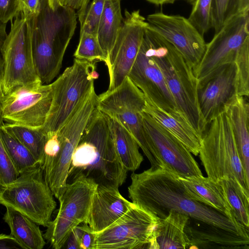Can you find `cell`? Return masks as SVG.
Instances as JSON below:
<instances>
[{
    "label": "cell",
    "mask_w": 249,
    "mask_h": 249,
    "mask_svg": "<svg viewBox=\"0 0 249 249\" xmlns=\"http://www.w3.org/2000/svg\"><path fill=\"white\" fill-rule=\"evenodd\" d=\"M98 108L117 119L132 134L151 164L160 168L153 156L145 135L142 113L145 106L142 92L126 76L116 89L98 95Z\"/></svg>",
    "instance_id": "9c48e42d"
},
{
    "label": "cell",
    "mask_w": 249,
    "mask_h": 249,
    "mask_svg": "<svg viewBox=\"0 0 249 249\" xmlns=\"http://www.w3.org/2000/svg\"><path fill=\"white\" fill-rule=\"evenodd\" d=\"M0 137V186H5L19 176Z\"/></svg>",
    "instance_id": "8d00e7d4"
},
{
    "label": "cell",
    "mask_w": 249,
    "mask_h": 249,
    "mask_svg": "<svg viewBox=\"0 0 249 249\" xmlns=\"http://www.w3.org/2000/svg\"><path fill=\"white\" fill-rule=\"evenodd\" d=\"M236 94L234 63L225 66L208 80L198 84L199 107L208 125L224 112L225 106Z\"/></svg>",
    "instance_id": "d6986e66"
},
{
    "label": "cell",
    "mask_w": 249,
    "mask_h": 249,
    "mask_svg": "<svg viewBox=\"0 0 249 249\" xmlns=\"http://www.w3.org/2000/svg\"><path fill=\"white\" fill-rule=\"evenodd\" d=\"M114 185L98 184L86 222L93 232L105 230L122 216L133 204Z\"/></svg>",
    "instance_id": "ffe728a7"
},
{
    "label": "cell",
    "mask_w": 249,
    "mask_h": 249,
    "mask_svg": "<svg viewBox=\"0 0 249 249\" xmlns=\"http://www.w3.org/2000/svg\"><path fill=\"white\" fill-rule=\"evenodd\" d=\"M97 185L92 179L83 176L66 184L58 199L60 206L57 215L43 235L53 249L62 248L73 229L86 223Z\"/></svg>",
    "instance_id": "8fae6325"
},
{
    "label": "cell",
    "mask_w": 249,
    "mask_h": 249,
    "mask_svg": "<svg viewBox=\"0 0 249 249\" xmlns=\"http://www.w3.org/2000/svg\"><path fill=\"white\" fill-rule=\"evenodd\" d=\"M249 11L231 17L206 43L203 54L193 69L201 84L225 66L234 63L243 44L249 40Z\"/></svg>",
    "instance_id": "30bf717a"
},
{
    "label": "cell",
    "mask_w": 249,
    "mask_h": 249,
    "mask_svg": "<svg viewBox=\"0 0 249 249\" xmlns=\"http://www.w3.org/2000/svg\"><path fill=\"white\" fill-rule=\"evenodd\" d=\"M142 121L147 143L160 167L180 177L202 175L192 154L180 141L144 111Z\"/></svg>",
    "instance_id": "5bb4252c"
},
{
    "label": "cell",
    "mask_w": 249,
    "mask_h": 249,
    "mask_svg": "<svg viewBox=\"0 0 249 249\" xmlns=\"http://www.w3.org/2000/svg\"><path fill=\"white\" fill-rule=\"evenodd\" d=\"M64 246L67 249H80L77 237L73 230L69 235Z\"/></svg>",
    "instance_id": "ee69618b"
},
{
    "label": "cell",
    "mask_w": 249,
    "mask_h": 249,
    "mask_svg": "<svg viewBox=\"0 0 249 249\" xmlns=\"http://www.w3.org/2000/svg\"><path fill=\"white\" fill-rule=\"evenodd\" d=\"M212 0H194L189 20L203 35L211 28L210 9Z\"/></svg>",
    "instance_id": "e575fe53"
},
{
    "label": "cell",
    "mask_w": 249,
    "mask_h": 249,
    "mask_svg": "<svg viewBox=\"0 0 249 249\" xmlns=\"http://www.w3.org/2000/svg\"><path fill=\"white\" fill-rule=\"evenodd\" d=\"M3 126L29 150L40 166L46 137L41 127L32 128L8 123L4 124Z\"/></svg>",
    "instance_id": "f546056e"
},
{
    "label": "cell",
    "mask_w": 249,
    "mask_h": 249,
    "mask_svg": "<svg viewBox=\"0 0 249 249\" xmlns=\"http://www.w3.org/2000/svg\"><path fill=\"white\" fill-rule=\"evenodd\" d=\"M98 106V97L94 88L74 113L57 131L61 142L60 149L48 176L45 178L57 199L65 189L75 149Z\"/></svg>",
    "instance_id": "4fadbf2b"
},
{
    "label": "cell",
    "mask_w": 249,
    "mask_h": 249,
    "mask_svg": "<svg viewBox=\"0 0 249 249\" xmlns=\"http://www.w3.org/2000/svg\"><path fill=\"white\" fill-rule=\"evenodd\" d=\"M150 3H151L156 5H162L167 3H173L177 0H146ZM189 1L191 4L193 3L194 0H186Z\"/></svg>",
    "instance_id": "bcb514c9"
},
{
    "label": "cell",
    "mask_w": 249,
    "mask_h": 249,
    "mask_svg": "<svg viewBox=\"0 0 249 249\" xmlns=\"http://www.w3.org/2000/svg\"><path fill=\"white\" fill-rule=\"evenodd\" d=\"M6 24L0 20V50L7 36L6 32Z\"/></svg>",
    "instance_id": "f6af8a7d"
},
{
    "label": "cell",
    "mask_w": 249,
    "mask_h": 249,
    "mask_svg": "<svg viewBox=\"0 0 249 249\" xmlns=\"http://www.w3.org/2000/svg\"><path fill=\"white\" fill-rule=\"evenodd\" d=\"M0 137L19 174L39 165L29 150L3 125L0 126Z\"/></svg>",
    "instance_id": "4dcf8cb0"
},
{
    "label": "cell",
    "mask_w": 249,
    "mask_h": 249,
    "mask_svg": "<svg viewBox=\"0 0 249 249\" xmlns=\"http://www.w3.org/2000/svg\"><path fill=\"white\" fill-rule=\"evenodd\" d=\"M185 231L190 249H249V237L189 217Z\"/></svg>",
    "instance_id": "44dd1931"
},
{
    "label": "cell",
    "mask_w": 249,
    "mask_h": 249,
    "mask_svg": "<svg viewBox=\"0 0 249 249\" xmlns=\"http://www.w3.org/2000/svg\"><path fill=\"white\" fill-rule=\"evenodd\" d=\"M107 117L121 160L128 171L134 172L139 168L143 160L139 151L140 147L130 132L117 119Z\"/></svg>",
    "instance_id": "83f0119b"
},
{
    "label": "cell",
    "mask_w": 249,
    "mask_h": 249,
    "mask_svg": "<svg viewBox=\"0 0 249 249\" xmlns=\"http://www.w3.org/2000/svg\"><path fill=\"white\" fill-rule=\"evenodd\" d=\"M249 11V0H239L238 12Z\"/></svg>",
    "instance_id": "7dc6e473"
},
{
    "label": "cell",
    "mask_w": 249,
    "mask_h": 249,
    "mask_svg": "<svg viewBox=\"0 0 249 249\" xmlns=\"http://www.w3.org/2000/svg\"><path fill=\"white\" fill-rule=\"evenodd\" d=\"M123 20L121 0H106L97 37L107 60L118 37Z\"/></svg>",
    "instance_id": "4316f807"
},
{
    "label": "cell",
    "mask_w": 249,
    "mask_h": 249,
    "mask_svg": "<svg viewBox=\"0 0 249 249\" xmlns=\"http://www.w3.org/2000/svg\"><path fill=\"white\" fill-rule=\"evenodd\" d=\"M3 219L9 226L11 235L24 249H42L46 243L39 227L30 218L6 206Z\"/></svg>",
    "instance_id": "484cf974"
},
{
    "label": "cell",
    "mask_w": 249,
    "mask_h": 249,
    "mask_svg": "<svg viewBox=\"0 0 249 249\" xmlns=\"http://www.w3.org/2000/svg\"><path fill=\"white\" fill-rule=\"evenodd\" d=\"M49 5L53 7L57 5V0H47Z\"/></svg>",
    "instance_id": "c3c4849f"
},
{
    "label": "cell",
    "mask_w": 249,
    "mask_h": 249,
    "mask_svg": "<svg viewBox=\"0 0 249 249\" xmlns=\"http://www.w3.org/2000/svg\"><path fill=\"white\" fill-rule=\"evenodd\" d=\"M90 0H57L58 7L65 6L77 10L78 19L81 24L84 18Z\"/></svg>",
    "instance_id": "ab89813d"
},
{
    "label": "cell",
    "mask_w": 249,
    "mask_h": 249,
    "mask_svg": "<svg viewBox=\"0 0 249 249\" xmlns=\"http://www.w3.org/2000/svg\"><path fill=\"white\" fill-rule=\"evenodd\" d=\"M189 217L174 211L159 219L155 230L153 249H186L190 242L185 228Z\"/></svg>",
    "instance_id": "d4e9b609"
},
{
    "label": "cell",
    "mask_w": 249,
    "mask_h": 249,
    "mask_svg": "<svg viewBox=\"0 0 249 249\" xmlns=\"http://www.w3.org/2000/svg\"><path fill=\"white\" fill-rule=\"evenodd\" d=\"M127 172L117 152L108 117L97 108L75 149L67 183L83 176L97 184L119 187Z\"/></svg>",
    "instance_id": "7a4b0ae2"
},
{
    "label": "cell",
    "mask_w": 249,
    "mask_h": 249,
    "mask_svg": "<svg viewBox=\"0 0 249 249\" xmlns=\"http://www.w3.org/2000/svg\"><path fill=\"white\" fill-rule=\"evenodd\" d=\"M178 178L195 200L214 208L234 223L241 225L235 218L223 188L218 182L203 175L178 176Z\"/></svg>",
    "instance_id": "603a6c76"
},
{
    "label": "cell",
    "mask_w": 249,
    "mask_h": 249,
    "mask_svg": "<svg viewBox=\"0 0 249 249\" xmlns=\"http://www.w3.org/2000/svg\"><path fill=\"white\" fill-rule=\"evenodd\" d=\"M53 195L38 165L19 174L13 182L0 186V204L11 207L47 227L56 206Z\"/></svg>",
    "instance_id": "52a82bcc"
},
{
    "label": "cell",
    "mask_w": 249,
    "mask_h": 249,
    "mask_svg": "<svg viewBox=\"0 0 249 249\" xmlns=\"http://www.w3.org/2000/svg\"><path fill=\"white\" fill-rule=\"evenodd\" d=\"M128 188L132 202L159 219L170 211L185 214L238 234L249 237V229L234 223L214 208L195 200L178 176L164 168H152L133 173Z\"/></svg>",
    "instance_id": "6da1fadb"
},
{
    "label": "cell",
    "mask_w": 249,
    "mask_h": 249,
    "mask_svg": "<svg viewBox=\"0 0 249 249\" xmlns=\"http://www.w3.org/2000/svg\"><path fill=\"white\" fill-rule=\"evenodd\" d=\"M234 63L237 94L248 98L249 95V40H247L238 51Z\"/></svg>",
    "instance_id": "d6a6232c"
},
{
    "label": "cell",
    "mask_w": 249,
    "mask_h": 249,
    "mask_svg": "<svg viewBox=\"0 0 249 249\" xmlns=\"http://www.w3.org/2000/svg\"><path fill=\"white\" fill-rule=\"evenodd\" d=\"M106 0H92L89 4L82 23L80 34L86 33L97 36L99 22Z\"/></svg>",
    "instance_id": "d590c367"
},
{
    "label": "cell",
    "mask_w": 249,
    "mask_h": 249,
    "mask_svg": "<svg viewBox=\"0 0 249 249\" xmlns=\"http://www.w3.org/2000/svg\"><path fill=\"white\" fill-rule=\"evenodd\" d=\"M143 111L180 141L192 154L198 155L202 137L181 112L175 108L164 109L146 101Z\"/></svg>",
    "instance_id": "7402d4cb"
},
{
    "label": "cell",
    "mask_w": 249,
    "mask_h": 249,
    "mask_svg": "<svg viewBox=\"0 0 249 249\" xmlns=\"http://www.w3.org/2000/svg\"><path fill=\"white\" fill-rule=\"evenodd\" d=\"M239 0H212L210 9L211 28L214 33L233 15L238 13Z\"/></svg>",
    "instance_id": "836d02e7"
},
{
    "label": "cell",
    "mask_w": 249,
    "mask_h": 249,
    "mask_svg": "<svg viewBox=\"0 0 249 249\" xmlns=\"http://www.w3.org/2000/svg\"><path fill=\"white\" fill-rule=\"evenodd\" d=\"M35 16H26L20 12L15 18L0 50L3 65L2 88L5 95L22 86L42 84L35 68L32 51L31 35Z\"/></svg>",
    "instance_id": "ba28073f"
},
{
    "label": "cell",
    "mask_w": 249,
    "mask_h": 249,
    "mask_svg": "<svg viewBox=\"0 0 249 249\" xmlns=\"http://www.w3.org/2000/svg\"><path fill=\"white\" fill-rule=\"evenodd\" d=\"M148 27L173 45L193 68L200 61L206 43L203 36L189 20L162 12L148 15Z\"/></svg>",
    "instance_id": "e0dca14e"
},
{
    "label": "cell",
    "mask_w": 249,
    "mask_h": 249,
    "mask_svg": "<svg viewBox=\"0 0 249 249\" xmlns=\"http://www.w3.org/2000/svg\"><path fill=\"white\" fill-rule=\"evenodd\" d=\"M128 76L142 92L146 101L164 109H177L162 73L143 39Z\"/></svg>",
    "instance_id": "ac0fdd59"
},
{
    "label": "cell",
    "mask_w": 249,
    "mask_h": 249,
    "mask_svg": "<svg viewBox=\"0 0 249 249\" xmlns=\"http://www.w3.org/2000/svg\"><path fill=\"white\" fill-rule=\"evenodd\" d=\"M95 62L74 58L52 83L53 99L44 124L45 133L56 132L86 99L98 78Z\"/></svg>",
    "instance_id": "8992f818"
},
{
    "label": "cell",
    "mask_w": 249,
    "mask_h": 249,
    "mask_svg": "<svg viewBox=\"0 0 249 249\" xmlns=\"http://www.w3.org/2000/svg\"><path fill=\"white\" fill-rule=\"evenodd\" d=\"M143 39L162 73L177 109L202 137L208 124L200 109L199 82L193 68L173 45L150 29L148 25Z\"/></svg>",
    "instance_id": "277c9868"
},
{
    "label": "cell",
    "mask_w": 249,
    "mask_h": 249,
    "mask_svg": "<svg viewBox=\"0 0 249 249\" xmlns=\"http://www.w3.org/2000/svg\"><path fill=\"white\" fill-rule=\"evenodd\" d=\"M75 58L91 62L103 61L107 58L96 36L89 33L80 34L79 42L73 54Z\"/></svg>",
    "instance_id": "1f68e13d"
},
{
    "label": "cell",
    "mask_w": 249,
    "mask_h": 249,
    "mask_svg": "<svg viewBox=\"0 0 249 249\" xmlns=\"http://www.w3.org/2000/svg\"><path fill=\"white\" fill-rule=\"evenodd\" d=\"M21 12L26 16L36 15L40 9L41 0H19Z\"/></svg>",
    "instance_id": "60d3db41"
},
{
    "label": "cell",
    "mask_w": 249,
    "mask_h": 249,
    "mask_svg": "<svg viewBox=\"0 0 249 249\" xmlns=\"http://www.w3.org/2000/svg\"><path fill=\"white\" fill-rule=\"evenodd\" d=\"M19 0H0V20L6 23L19 15Z\"/></svg>",
    "instance_id": "f35d334b"
},
{
    "label": "cell",
    "mask_w": 249,
    "mask_h": 249,
    "mask_svg": "<svg viewBox=\"0 0 249 249\" xmlns=\"http://www.w3.org/2000/svg\"><path fill=\"white\" fill-rule=\"evenodd\" d=\"M77 237L80 249H94L96 233L86 223L73 229Z\"/></svg>",
    "instance_id": "74e56055"
},
{
    "label": "cell",
    "mask_w": 249,
    "mask_h": 249,
    "mask_svg": "<svg viewBox=\"0 0 249 249\" xmlns=\"http://www.w3.org/2000/svg\"><path fill=\"white\" fill-rule=\"evenodd\" d=\"M147 25L146 18L139 10L131 12L125 10L121 29L106 64L109 78L107 91L116 89L128 76L138 53Z\"/></svg>",
    "instance_id": "2e32d148"
},
{
    "label": "cell",
    "mask_w": 249,
    "mask_h": 249,
    "mask_svg": "<svg viewBox=\"0 0 249 249\" xmlns=\"http://www.w3.org/2000/svg\"><path fill=\"white\" fill-rule=\"evenodd\" d=\"M234 135L239 156L249 180V105L246 97L235 95L225 106Z\"/></svg>",
    "instance_id": "cb8c5ba5"
},
{
    "label": "cell",
    "mask_w": 249,
    "mask_h": 249,
    "mask_svg": "<svg viewBox=\"0 0 249 249\" xmlns=\"http://www.w3.org/2000/svg\"><path fill=\"white\" fill-rule=\"evenodd\" d=\"M24 249L11 234H0V249Z\"/></svg>",
    "instance_id": "b9f144b4"
},
{
    "label": "cell",
    "mask_w": 249,
    "mask_h": 249,
    "mask_svg": "<svg viewBox=\"0 0 249 249\" xmlns=\"http://www.w3.org/2000/svg\"><path fill=\"white\" fill-rule=\"evenodd\" d=\"M217 182L222 187L237 221L249 229V193L231 178H224Z\"/></svg>",
    "instance_id": "f1b7e54d"
},
{
    "label": "cell",
    "mask_w": 249,
    "mask_h": 249,
    "mask_svg": "<svg viewBox=\"0 0 249 249\" xmlns=\"http://www.w3.org/2000/svg\"><path fill=\"white\" fill-rule=\"evenodd\" d=\"M3 78V65L2 58H0V126L4 124L2 118V106L5 97L2 88Z\"/></svg>",
    "instance_id": "7bdbcfd3"
},
{
    "label": "cell",
    "mask_w": 249,
    "mask_h": 249,
    "mask_svg": "<svg viewBox=\"0 0 249 249\" xmlns=\"http://www.w3.org/2000/svg\"><path fill=\"white\" fill-rule=\"evenodd\" d=\"M77 16L70 7L55 9L41 0L32 23L31 45L36 72L42 84H49L58 74L66 51L74 34Z\"/></svg>",
    "instance_id": "3957f363"
},
{
    "label": "cell",
    "mask_w": 249,
    "mask_h": 249,
    "mask_svg": "<svg viewBox=\"0 0 249 249\" xmlns=\"http://www.w3.org/2000/svg\"><path fill=\"white\" fill-rule=\"evenodd\" d=\"M52 99L51 84L18 88L5 95L2 106L3 120L8 124L36 128L42 127Z\"/></svg>",
    "instance_id": "9a60e30c"
},
{
    "label": "cell",
    "mask_w": 249,
    "mask_h": 249,
    "mask_svg": "<svg viewBox=\"0 0 249 249\" xmlns=\"http://www.w3.org/2000/svg\"><path fill=\"white\" fill-rule=\"evenodd\" d=\"M199 155L207 177L215 182L228 177L249 193V180L239 156L230 121L222 112L208 125L201 138Z\"/></svg>",
    "instance_id": "5b68a950"
},
{
    "label": "cell",
    "mask_w": 249,
    "mask_h": 249,
    "mask_svg": "<svg viewBox=\"0 0 249 249\" xmlns=\"http://www.w3.org/2000/svg\"><path fill=\"white\" fill-rule=\"evenodd\" d=\"M159 219L133 203L119 219L96 233L94 249H153Z\"/></svg>",
    "instance_id": "7c38bea8"
}]
</instances>
